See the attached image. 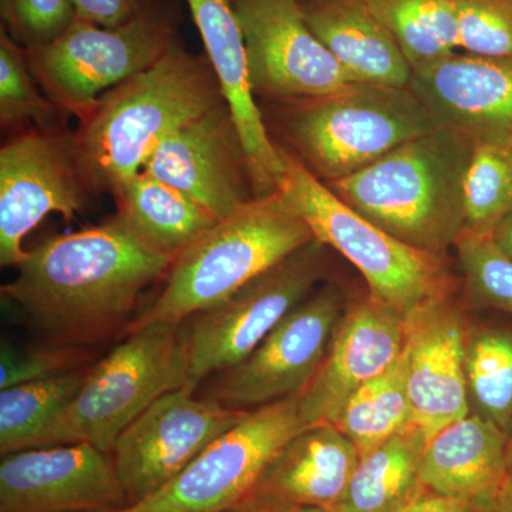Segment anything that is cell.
<instances>
[{
  "label": "cell",
  "mask_w": 512,
  "mask_h": 512,
  "mask_svg": "<svg viewBox=\"0 0 512 512\" xmlns=\"http://www.w3.org/2000/svg\"><path fill=\"white\" fill-rule=\"evenodd\" d=\"M174 259L117 214L99 227L47 239L26 252L2 296L53 345L83 348L120 329Z\"/></svg>",
  "instance_id": "1"
},
{
  "label": "cell",
  "mask_w": 512,
  "mask_h": 512,
  "mask_svg": "<svg viewBox=\"0 0 512 512\" xmlns=\"http://www.w3.org/2000/svg\"><path fill=\"white\" fill-rule=\"evenodd\" d=\"M222 103L208 57L171 47L84 113L73 143L93 190L113 191L140 173L171 131Z\"/></svg>",
  "instance_id": "2"
},
{
  "label": "cell",
  "mask_w": 512,
  "mask_h": 512,
  "mask_svg": "<svg viewBox=\"0 0 512 512\" xmlns=\"http://www.w3.org/2000/svg\"><path fill=\"white\" fill-rule=\"evenodd\" d=\"M473 153L466 138L436 127L328 187L392 237L443 258L466 228Z\"/></svg>",
  "instance_id": "3"
},
{
  "label": "cell",
  "mask_w": 512,
  "mask_h": 512,
  "mask_svg": "<svg viewBox=\"0 0 512 512\" xmlns=\"http://www.w3.org/2000/svg\"><path fill=\"white\" fill-rule=\"evenodd\" d=\"M311 241V229L279 192L255 198L175 256L163 292L126 329L183 323Z\"/></svg>",
  "instance_id": "4"
},
{
  "label": "cell",
  "mask_w": 512,
  "mask_h": 512,
  "mask_svg": "<svg viewBox=\"0 0 512 512\" xmlns=\"http://www.w3.org/2000/svg\"><path fill=\"white\" fill-rule=\"evenodd\" d=\"M187 383L183 323L157 320L89 367L73 402L32 448L86 443L113 453L123 431L163 394Z\"/></svg>",
  "instance_id": "5"
},
{
  "label": "cell",
  "mask_w": 512,
  "mask_h": 512,
  "mask_svg": "<svg viewBox=\"0 0 512 512\" xmlns=\"http://www.w3.org/2000/svg\"><path fill=\"white\" fill-rule=\"evenodd\" d=\"M284 151L279 194L311 229L313 239L335 249L365 278L369 296L406 315L414 306L447 295L440 256L410 247L340 200L295 154Z\"/></svg>",
  "instance_id": "6"
},
{
  "label": "cell",
  "mask_w": 512,
  "mask_h": 512,
  "mask_svg": "<svg viewBox=\"0 0 512 512\" xmlns=\"http://www.w3.org/2000/svg\"><path fill=\"white\" fill-rule=\"evenodd\" d=\"M436 127L409 87L363 83L302 101L286 124L295 156L326 185L359 173Z\"/></svg>",
  "instance_id": "7"
},
{
  "label": "cell",
  "mask_w": 512,
  "mask_h": 512,
  "mask_svg": "<svg viewBox=\"0 0 512 512\" xmlns=\"http://www.w3.org/2000/svg\"><path fill=\"white\" fill-rule=\"evenodd\" d=\"M326 247L313 239L281 262L192 316L184 332L187 383L227 372L251 355L271 330L325 278Z\"/></svg>",
  "instance_id": "8"
},
{
  "label": "cell",
  "mask_w": 512,
  "mask_h": 512,
  "mask_svg": "<svg viewBox=\"0 0 512 512\" xmlns=\"http://www.w3.org/2000/svg\"><path fill=\"white\" fill-rule=\"evenodd\" d=\"M174 45L170 20L147 5L114 28L76 16L53 42L25 52L33 76L53 101L84 114L101 96L153 66Z\"/></svg>",
  "instance_id": "9"
},
{
  "label": "cell",
  "mask_w": 512,
  "mask_h": 512,
  "mask_svg": "<svg viewBox=\"0 0 512 512\" xmlns=\"http://www.w3.org/2000/svg\"><path fill=\"white\" fill-rule=\"evenodd\" d=\"M311 426L301 396L249 410L173 481L116 512H229L247 500L279 450Z\"/></svg>",
  "instance_id": "10"
},
{
  "label": "cell",
  "mask_w": 512,
  "mask_h": 512,
  "mask_svg": "<svg viewBox=\"0 0 512 512\" xmlns=\"http://www.w3.org/2000/svg\"><path fill=\"white\" fill-rule=\"evenodd\" d=\"M345 309L338 286L312 292L251 355L222 372L210 397L232 409L248 410L301 396L322 365Z\"/></svg>",
  "instance_id": "11"
},
{
  "label": "cell",
  "mask_w": 512,
  "mask_h": 512,
  "mask_svg": "<svg viewBox=\"0 0 512 512\" xmlns=\"http://www.w3.org/2000/svg\"><path fill=\"white\" fill-rule=\"evenodd\" d=\"M248 412L212 397L197 399L185 386L163 394L123 431L111 453L128 505L173 481Z\"/></svg>",
  "instance_id": "12"
},
{
  "label": "cell",
  "mask_w": 512,
  "mask_h": 512,
  "mask_svg": "<svg viewBox=\"0 0 512 512\" xmlns=\"http://www.w3.org/2000/svg\"><path fill=\"white\" fill-rule=\"evenodd\" d=\"M89 188L73 138L42 130L5 144L0 150V264L23 261V238L47 215L76 218Z\"/></svg>",
  "instance_id": "13"
},
{
  "label": "cell",
  "mask_w": 512,
  "mask_h": 512,
  "mask_svg": "<svg viewBox=\"0 0 512 512\" xmlns=\"http://www.w3.org/2000/svg\"><path fill=\"white\" fill-rule=\"evenodd\" d=\"M252 90L306 101L343 92L353 79L306 25L296 0H234Z\"/></svg>",
  "instance_id": "14"
},
{
  "label": "cell",
  "mask_w": 512,
  "mask_h": 512,
  "mask_svg": "<svg viewBox=\"0 0 512 512\" xmlns=\"http://www.w3.org/2000/svg\"><path fill=\"white\" fill-rule=\"evenodd\" d=\"M141 171L184 192L217 221L258 198L227 103L171 131Z\"/></svg>",
  "instance_id": "15"
},
{
  "label": "cell",
  "mask_w": 512,
  "mask_h": 512,
  "mask_svg": "<svg viewBox=\"0 0 512 512\" xmlns=\"http://www.w3.org/2000/svg\"><path fill=\"white\" fill-rule=\"evenodd\" d=\"M127 505L113 454L92 444L26 448L0 463V512H116Z\"/></svg>",
  "instance_id": "16"
},
{
  "label": "cell",
  "mask_w": 512,
  "mask_h": 512,
  "mask_svg": "<svg viewBox=\"0 0 512 512\" xmlns=\"http://www.w3.org/2000/svg\"><path fill=\"white\" fill-rule=\"evenodd\" d=\"M463 316L447 295L414 306L404 315L403 356L412 424L431 439L471 413Z\"/></svg>",
  "instance_id": "17"
},
{
  "label": "cell",
  "mask_w": 512,
  "mask_h": 512,
  "mask_svg": "<svg viewBox=\"0 0 512 512\" xmlns=\"http://www.w3.org/2000/svg\"><path fill=\"white\" fill-rule=\"evenodd\" d=\"M409 89L437 127L474 146L512 143V59L453 53L414 70Z\"/></svg>",
  "instance_id": "18"
},
{
  "label": "cell",
  "mask_w": 512,
  "mask_h": 512,
  "mask_svg": "<svg viewBox=\"0 0 512 512\" xmlns=\"http://www.w3.org/2000/svg\"><path fill=\"white\" fill-rule=\"evenodd\" d=\"M403 345L402 312L372 296L346 308L322 365L301 394V410L308 424L332 423L357 389L399 359Z\"/></svg>",
  "instance_id": "19"
},
{
  "label": "cell",
  "mask_w": 512,
  "mask_h": 512,
  "mask_svg": "<svg viewBox=\"0 0 512 512\" xmlns=\"http://www.w3.org/2000/svg\"><path fill=\"white\" fill-rule=\"evenodd\" d=\"M187 3L244 144L256 195L275 194L284 180V151L269 138L255 101L234 0H187Z\"/></svg>",
  "instance_id": "20"
},
{
  "label": "cell",
  "mask_w": 512,
  "mask_h": 512,
  "mask_svg": "<svg viewBox=\"0 0 512 512\" xmlns=\"http://www.w3.org/2000/svg\"><path fill=\"white\" fill-rule=\"evenodd\" d=\"M359 460L355 444L335 424H312L276 453L245 501L330 510Z\"/></svg>",
  "instance_id": "21"
},
{
  "label": "cell",
  "mask_w": 512,
  "mask_h": 512,
  "mask_svg": "<svg viewBox=\"0 0 512 512\" xmlns=\"http://www.w3.org/2000/svg\"><path fill=\"white\" fill-rule=\"evenodd\" d=\"M507 444L505 431L471 412L427 441L421 483L431 493L488 503L507 481Z\"/></svg>",
  "instance_id": "22"
},
{
  "label": "cell",
  "mask_w": 512,
  "mask_h": 512,
  "mask_svg": "<svg viewBox=\"0 0 512 512\" xmlns=\"http://www.w3.org/2000/svg\"><path fill=\"white\" fill-rule=\"evenodd\" d=\"M306 25L353 82L409 87L413 69L366 0H296Z\"/></svg>",
  "instance_id": "23"
},
{
  "label": "cell",
  "mask_w": 512,
  "mask_h": 512,
  "mask_svg": "<svg viewBox=\"0 0 512 512\" xmlns=\"http://www.w3.org/2000/svg\"><path fill=\"white\" fill-rule=\"evenodd\" d=\"M429 439L410 424L360 457L332 512H399L426 491L421 457Z\"/></svg>",
  "instance_id": "24"
},
{
  "label": "cell",
  "mask_w": 512,
  "mask_h": 512,
  "mask_svg": "<svg viewBox=\"0 0 512 512\" xmlns=\"http://www.w3.org/2000/svg\"><path fill=\"white\" fill-rule=\"evenodd\" d=\"M111 192L120 217L144 241L174 258L217 222L184 192L144 171Z\"/></svg>",
  "instance_id": "25"
},
{
  "label": "cell",
  "mask_w": 512,
  "mask_h": 512,
  "mask_svg": "<svg viewBox=\"0 0 512 512\" xmlns=\"http://www.w3.org/2000/svg\"><path fill=\"white\" fill-rule=\"evenodd\" d=\"M332 424L355 444L360 457L412 424L403 352L386 372L346 400Z\"/></svg>",
  "instance_id": "26"
},
{
  "label": "cell",
  "mask_w": 512,
  "mask_h": 512,
  "mask_svg": "<svg viewBox=\"0 0 512 512\" xmlns=\"http://www.w3.org/2000/svg\"><path fill=\"white\" fill-rule=\"evenodd\" d=\"M414 70L446 59L460 47L454 0H366Z\"/></svg>",
  "instance_id": "27"
},
{
  "label": "cell",
  "mask_w": 512,
  "mask_h": 512,
  "mask_svg": "<svg viewBox=\"0 0 512 512\" xmlns=\"http://www.w3.org/2000/svg\"><path fill=\"white\" fill-rule=\"evenodd\" d=\"M90 366L16 384L0 393V453L32 448L43 433L73 402Z\"/></svg>",
  "instance_id": "28"
},
{
  "label": "cell",
  "mask_w": 512,
  "mask_h": 512,
  "mask_svg": "<svg viewBox=\"0 0 512 512\" xmlns=\"http://www.w3.org/2000/svg\"><path fill=\"white\" fill-rule=\"evenodd\" d=\"M464 367L471 409L510 434L512 333L495 328L468 332Z\"/></svg>",
  "instance_id": "29"
},
{
  "label": "cell",
  "mask_w": 512,
  "mask_h": 512,
  "mask_svg": "<svg viewBox=\"0 0 512 512\" xmlns=\"http://www.w3.org/2000/svg\"><path fill=\"white\" fill-rule=\"evenodd\" d=\"M512 214V143L474 146L466 180V228L478 235Z\"/></svg>",
  "instance_id": "30"
},
{
  "label": "cell",
  "mask_w": 512,
  "mask_h": 512,
  "mask_svg": "<svg viewBox=\"0 0 512 512\" xmlns=\"http://www.w3.org/2000/svg\"><path fill=\"white\" fill-rule=\"evenodd\" d=\"M458 264L471 301L512 315V259L490 235L464 229L457 238Z\"/></svg>",
  "instance_id": "31"
},
{
  "label": "cell",
  "mask_w": 512,
  "mask_h": 512,
  "mask_svg": "<svg viewBox=\"0 0 512 512\" xmlns=\"http://www.w3.org/2000/svg\"><path fill=\"white\" fill-rule=\"evenodd\" d=\"M56 106L37 89L25 47L2 26L0 32V123L3 127L35 123L52 130Z\"/></svg>",
  "instance_id": "32"
},
{
  "label": "cell",
  "mask_w": 512,
  "mask_h": 512,
  "mask_svg": "<svg viewBox=\"0 0 512 512\" xmlns=\"http://www.w3.org/2000/svg\"><path fill=\"white\" fill-rule=\"evenodd\" d=\"M460 47L466 53L512 59V0H454Z\"/></svg>",
  "instance_id": "33"
},
{
  "label": "cell",
  "mask_w": 512,
  "mask_h": 512,
  "mask_svg": "<svg viewBox=\"0 0 512 512\" xmlns=\"http://www.w3.org/2000/svg\"><path fill=\"white\" fill-rule=\"evenodd\" d=\"M89 353L80 346L49 345L18 348L2 342L0 390L16 384L47 379L86 366Z\"/></svg>",
  "instance_id": "34"
},
{
  "label": "cell",
  "mask_w": 512,
  "mask_h": 512,
  "mask_svg": "<svg viewBox=\"0 0 512 512\" xmlns=\"http://www.w3.org/2000/svg\"><path fill=\"white\" fill-rule=\"evenodd\" d=\"M13 39L25 49L57 39L76 19L73 0H9L2 12Z\"/></svg>",
  "instance_id": "35"
},
{
  "label": "cell",
  "mask_w": 512,
  "mask_h": 512,
  "mask_svg": "<svg viewBox=\"0 0 512 512\" xmlns=\"http://www.w3.org/2000/svg\"><path fill=\"white\" fill-rule=\"evenodd\" d=\"M77 18L106 28L123 25L141 12L148 0H73Z\"/></svg>",
  "instance_id": "36"
},
{
  "label": "cell",
  "mask_w": 512,
  "mask_h": 512,
  "mask_svg": "<svg viewBox=\"0 0 512 512\" xmlns=\"http://www.w3.org/2000/svg\"><path fill=\"white\" fill-rule=\"evenodd\" d=\"M485 504L487 503L467 500V498L447 497V495L426 490L399 512H481Z\"/></svg>",
  "instance_id": "37"
},
{
  "label": "cell",
  "mask_w": 512,
  "mask_h": 512,
  "mask_svg": "<svg viewBox=\"0 0 512 512\" xmlns=\"http://www.w3.org/2000/svg\"><path fill=\"white\" fill-rule=\"evenodd\" d=\"M229 512H332L319 507H298V505H279L244 501Z\"/></svg>",
  "instance_id": "38"
},
{
  "label": "cell",
  "mask_w": 512,
  "mask_h": 512,
  "mask_svg": "<svg viewBox=\"0 0 512 512\" xmlns=\"http://www.w3.org/2000/svg\"><path fill=\"white\" fill-rule=\"evenodd\" d=\"M481 512H512V481H505L501 490L490 503L484 505Z\"/></svg>",
  "instance_id": "39"
},
{
  "label": "cell",
  "mask_w": 512,
  "mask_h": 512,
  "mask_svg": "<svg viewBox=\"0 0 512 512\" xmlns=\"http://www.w3.org/2000/svg\"><path fill=\"white\" fill-rule=\"evenodd\" d=\"M491 237H493L495 244L500 247L501 251L512 259V214L505 217L497 225Z\"/></svg>",
  "instance_id": "40"
},
{
  "label": "cell",
  "mask_w": 512,
  "mask_h": 512,
  "mask_svg": "<svg viewBox=\"0 0 512 512\" xmlns=\"http://www.w3.org/2000/svg\"><path fill=\"white\" fill-rule=\"evenodd\" d=\"M507 478L512 481V430L508 434L507 444Z\"/></svg>",
  "instance_id": "41"
},
{
  "label": "cell",
  "mask_w": 512,
  "mask_h": 512,
  "mask_svg": "<svg viewBox=\"0 0 512 512\" xmlns=\"http://www.w3.org/2000/svg\"><path fill=\"white\" fill-rule=\"evenodd\" d=\"M8 5H9V0H0V8H2V12L6 8H8Z\"/></svg>",
  "instance_id": "42"
}]
</instances>
